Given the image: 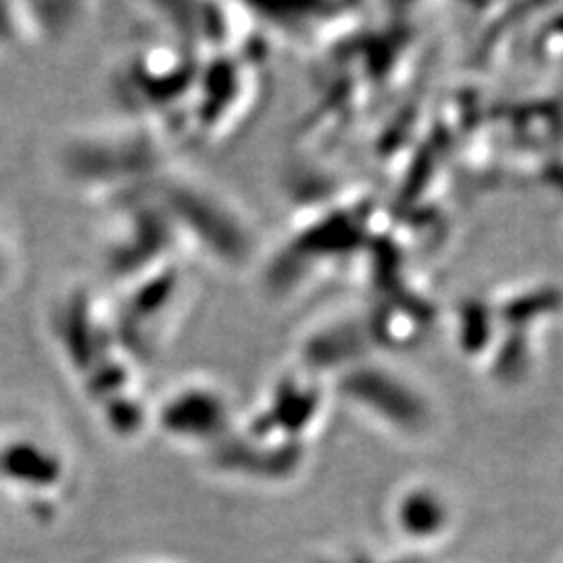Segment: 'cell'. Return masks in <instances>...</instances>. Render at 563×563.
<instances>
[{
    "instance_id": "1",
    "label": "cell",
    "mask_w": 563,
    "mask_h": 563,
    "mask_svg": "<svg viewBox=\"0 0 563 563\" xmlns=\"http://www.w3.org/2000/svg\"><path fill=\"white\" fill-rule=\"evenodd\" d=\"M9 260H11L9 242L4 239V234L0 232V282L4 280L7 274H9Z\"/></svg>"
}]
</instances>
